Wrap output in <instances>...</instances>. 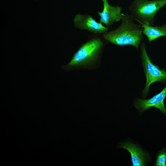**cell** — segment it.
<instances>
[{
    "label": "cell",
    "mask_w": 166,
    "mask_h": 166,
    "mask_svg": "<svg viewBox=\"0 0 166 166\" xmlns=\"http://www.w3.org/2000/svg\"><path fill=\"white\" fill-rule=\"evenodd\" d=\"M104 8L102 11H98L97 14L100 16L99 22L105 24L109 27L115 22L121 20L123 14L121 13V8L119 6H112L107 0H102Z\"/></svg>",
    "instance_id": "cell-6"
},
{
    "label": "cell",
    "mask_w": 166,
    "mask_h": 166,
    "mask_svg": "<svg viewBox=\"0 0 166 166\" xmlns=\"http://www.w3.org/2000/svg\"><path fill=\"white\" fill-rule=\"evenodd\" d=\"M121 25L117 29L102 34L107 41L119 46L130 45L137 49L144 39L142 26L136 24L130 15L124 14Z\"/></svg>",
    "instance_id": "cell-2"
},
{
    "label": "cell",
    "mask_w": 166,
    "mask_h": 166,
    "mask_svg": "<svg viewBox=\"0 0 166 166\" xmlns=\"http://www.w3.org/2000/svg\"><path fill=\"white\" fill-rule=\"evenodd\" d=\"M135 20L141 25L143 29V34L151 42L162 36H166V24L161 26H150L142 23L136 19Z\"/></svg>",
    "instance_id": "cell-9"
},
{
    "label": "cell",
    "mask_w": 166,
    "mask_h": 166,
    "mask_svg": "<svg viewBox=\"0 0 166 166\" xmlns=\"http://www.w3.org/2000/svg\"><path fill=\"white\" fill-rule=\"evenodd\" d=\"M141 57L146 78L145 86L143 91V95L145 97L148 94L152 84L166 80V71L160 69L158 66L151 62L147 53L144 42L141 46Z\"/></svg>",
    "instance_id": "cell-4"
},
{
    "label": "cell",
    "mask_w": 166,
    "mask_h": 166,
    "mask_svg": "<svg viewBox=\"0 0 166 166\" xmlns=\"http://www.w3.org/2000/svg\"><path fill=\"white\" fill-rule=\"evenodd\" d=\"M166 162V149L163 148L159 151L156 155V159L155 162V166H165Z\"/></svg>",
    "instance_id": "cell-10"
},
{
    "label": "cell",
    "mask_w": 166,
    "mask_h": 166,
    "mask_svg": "<svg viewBox=\"0 0 166 166\" xmlns=\"http://www.w3.org/2000/svg\"><path fill=\"white\" fill-rule=\"evenodd\" d=\"M73 23L76 28L86 30L95 34H103L109 29V27L104 26L100 22H97L89 14H76L73 19Z\"/></svg>",
    "instance_id": "cell-5"
},
{
    "label": "cell",
    "mask_w": 166,
    "mask_h": 166,
    "mask_svg": "<svg viewBox=\"0 0 166 166\" xmlns=\"http://www.w3.org/2000/svg\"><path fill=\"white\" fill-rule=\"evenodd\" d=\"M166 97V86L160 92L149 99H137L134 103V106L140 112L151 107H154L159 109L163 113L166 114V109L164 103Z\"/></svg>",
    "instance_id": "cell-7"
},
{
    "label": "cell",
    "mask_w": 166,
    "mask_h": 166,
    "mask_svg": "<svg viewBox=\"0 0 166 166\" xmlns=\"http://www.w3.org/2000/svg\"><path fill=\"white\" fill-rule=\"evenodd\" d=\"M103 36H91L73 55L70 61L61 67L67 71L75 69L92 68L99 62L105 44Z\"/></svg>",
    "instance_id": "cell-1"
},
{
    "label": "cell",
    "mask_w": 166,
    "mask_h": 166,
    "mask_svg": "<svg viewBox=\"0 0 166 166\" xmlns=\"http://www.w3.org/2000/svg\"><path fill=\"white\" fill-rule=\"evenodd\" d=\"M117 148H124L130 153L133 166H144L149 161L150 156L137 145L129 142L119 143Z\"/></svg>",
    "instance_id": "cell-8"
},
{
    "label": "cell",
    "mask_w": 166,
    "mask_h": 166,
    "mask_svg": "<svg viewBox=\"0 0 166 166\" xmlns=\"http://www.w3.org/2000/svg\"><path fill=\"white\" fill-rule=\"evenodd\" d=\"M166 4V0H134L129 9L130 15L145 24L153 26L155 14Z\"/></svg>",
    "instance_id": "cell-3"
}]
</instances>
